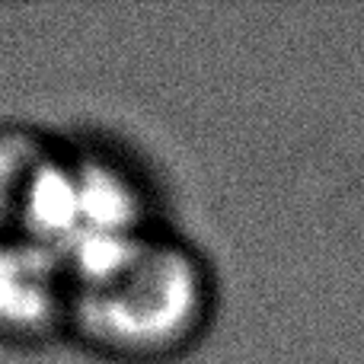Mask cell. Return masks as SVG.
<instances>
[{
	"label": "cell",
	"instance_id": "1",
	"mask_svg": "<svg viewBox=\"0 0 364 364\" xmlns=\"http://www.w3.org/2000/svg\"><path fill=\"white\" fill-rule=\"evenodd\" d=\"M70 272V339L119 364H160L186 355L218 307L208 259L166 224Z\"/></svg>",
	"mask_w": 364,
	"mask_h": 364
},
{
	"label": "cell",
	"instance_id": "2",
	"mask_svg": "<svg viewBox=\"0 0 364 364\" xmlns=\"http://www.w3.org/2000/svg\"><path fill=\"white\" fill-rule=\"evenodd\" d=\"M70 304L68 259L42 240L0 233V346L42 348L70 339Z\"/></svg>",
	"mask_w": 364,
	"mask_h": 364
},
{
	"label": "cell",
	"instance_id": "3",
	"mask_svg": "<svg viewBox=\"0 0 364 364\" xmlns=\"http://www.w3.org/2000/svg\"><path fill=\"white\" fill-rule=\"evenodd\" d=\"M61 138L26 122L0 125V233L32 237ZM36 240V237H32Z\"/></svg>",
	"mask_w": 364,
	"mask_h": 364
}]
</instances>
